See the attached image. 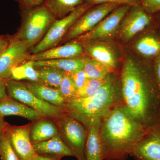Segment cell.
I'll return each mask as SVG.
<instances>
[{
  "mask_svg": "<svg viewBox=\"0 0 160 160\" xmlns=\"http://www.w3.org/2000/svg\"><path fill=\"white\" fill-rule=\"evenodd\" d=\"M119 72L122 103L126 111L146 131L160 125V86L151 61L133 52H123Z\"/></svg>",
  "mask_w": 160,
  "mask_h": 160,
  "instance_id": "cell-1",
  "label": "cell"
},
{
  "mask_svg": "<svg viewBox=\"0 0 160 160\" xmlns=\"http://www.w3.org/2000/svg\"><path fill=\"white\" fill-rule=\"evenodd\" d=\"M146 132L120 103L101 120L104 160H126Z\"/></svg>",
  "mask_w": 160,
  "mask_h": 160,
  "instance_id": "cell-2",
  "label": "cell"
},
{
  "mask_svg": "<svg viewBox=\"0 0 160 160\" xmlns=\"http://www.w3.org/2000/svg\"><path fill=\"white\" fill-rule=\"evenodd\" d=\"M120 72L93 94L66 101V113L81 122L86 128L99 122L112 109L122 102Z\"/></svg>",
  "mask_w": 160,
  "mask_h": 160,
  "instance_id": "cell-3",
  "label": "cell"
},
{
  "mask_svg": "<svg viewBox=\"0 0 160 160\" xmlns=\"http://www.w3.org/2000/svg\"><path fill=\"white\" fill-rule=\"evenodd\" d=\"M22 10V22L14 36L30 50L42 39L57 19L44 4Z\"/></svg>",
  "mask_w": 160,
  "mask_h": 160,
  "instance_id": "cell-4",
  "label": "cell"
},
{
  "mask_svg": "<svg viewBox=\"0 0 160 160\" xmlns=\"http://www.w3.org/2000/svg\"><path fill=\"white\" fill-rule=\"evenodd\" d=\"M6 86L8 96L30 107L44 117L56 119L67 113L63 108L40 99L28 89L24 82L7 80Z\"/></svg>",
  "mask_w": 160,
  "mask_h": 160,
  "instance_id": "cell-5",
  "label": "cell"
},
{
  "mask_svg": "<svg viewBox=\"0 0 160 160\" xmlns=\"http://www.w3.org/2000/svg\"><path fill=\"white\" fill-rule=\"evenodd\" d=\"M59 134L63 142L78 160H85V145L88 129L86 126L68 113L55 119Z\"/></svg>",
  "mask_w": 160,
  "mask_h": 160,
  "instance_id": "cell-6",
  "label": "cell"
},
{
  "mask_svg": "<svg viewBox=\"0 0 160 160\" xmlns=\"http://www.w3.org/2000/svg\"><path fill=\"white\" fill-rule=\"evenodd\" d=\"M92 6L88 3H83L66 16L56 20L41 42L30 49V54H36L58 46L75 22Z\"/></svg>",
  "mask_w": 160,
  "mask_h": 160,
  "instance_id": "cell-7",
  "label": "cell"
},
{
  "mask_svg": "<svg viewBox=\"0 0 160 160\" xmlns=\"http://www.w3.org/2000/svg\"><path fill=\"white\" fill-rule=\"evenodd\" d=\"M128 5H121L108 14L91 31L73 40L81 44L98 42H111L117 37L121 22L131 8Z\"/></svg>",
  "mask_w": 160,
  "mask_h": 160,
  "instance_id": "cell-8",
  "label": "cell"
},
{
  "mask_svg": "<svg viewBox=\"0 0 160 160\" xmlns=\"http://www.w3.org/2000/svg\"><path fill=\"white\" fill-rule=\"evenodd\" d=\"M121 5L113 3L100 4L86 10L73 23L61 43L75 39L91 31L108 14Z\"/></svg>",
  "mask_w": 160,
  "mask_h": 160,
  "instance_id": "cell-9",
  "label": "cell"
},
{
  "mask_svg": "<svg viewBox=\"0 0 160 160\" xmlns=\"http://www.w3.org/2000/svg\"><path fill=\"white\" fill-rule=\"evenodd\" d=\"M152 22V15L140 4L131 6L121 22L117 37L123 42H128L148 29Z\"/></svg>",
  "mask_w": 160,
  "mask_h": 160,
  "instance_id": "cell-10",
  "label": "cell"
},
{
  "mask_svg": "<svg viewBox=\"0 0 160 160\" xmlns=\"http://www.w3.org/2000/svg\"><path fill=\"white\" fill-rule=\"evenodd\" d=\"M29 52L26 44L12 36L9 46L0 55V79H10L12 70L27 61Z\"/></svg>",
  "mask_w": 160,
  "mask_h": 160,
  "instance_id": "cell-11",
  "label": "cell"
},
{
  "mask_svg": "<svg viewBox=\"0 0 160 160\" xmlns=\"http://www.w3.org/2000/svg\"><path fill=\"white\" fill-rule=\"evenodd\" d=\"M31 123L22 126L8 125L6 133L18 160H34L36 153L30 141Z\"/></svg>",
  "mask_w": 160,
  "mask_h": 160,
  "instance_id": "cell-12",
  "label": "cell"
},
{
  "mask_svg": "<svg viewBox=\"0 0 160 160\" xmlns=\"http://www.w3.org/2000/svg\"><path fill=\"white\" fill-rule=\"evenodd\" d=\"M82 45L86 55L118 71L121 56L117 46L111 42H94Z\"/></svg>",
  "mask_w": 160,
  "mask_h": 160,
  "instance_id": "cell-13",
  "label": "cell"
},
{
  "mask_svg": "<svg viewBox=\"0 0 160 160\" xmlns=\"http://www.w3.org/2000/svg\"><path fill=\"white\" fill-rule=\"evenodd\" d=\"M130 156L136 160H160V125L146 132Z\"/></svg>",
  "mask_w": 160,
  "mask_h": 160,
  "instance_id": "cell-14",
  "label": "cell"
},
{
  "mask_svg": "<svg viewBox=\"0 0 160 160\" xmlns=\"http://www.w3.org/2000/svg\"><path fill=\"white\" fill-rule=\"evenodd\" d=\"M85 55L82 44L75 40L67 42L36 54H29L27 61H44L64 58H73Z\"/></svg>",
  "mask_w": 160,
  "mask_h": 160,
  "instance_id": "cell-15",
  "label": "cell"
},
{
  "mask_svg": "<svg viewBox=\"0 0 160 160\" xmlns=\"http://www.w3.org/2000/svg\"><path fill=\"white\" fill-rule=\"evenodd\" d=\"M139 35L133 43L135 53L142 59L152 62L160 52V33L148 29Z\"/></svg>",
  "mask_w": 160,
  "mask_h": 160,
  "instance_id": "cell-16",
  "label": "cell"
},
{
  "mask_svg": "<svg viewBox=\"0 0 160 160\" xmlns=\"http://www.w3.org/2000/svg\"><path fill=\"white\" fill-rule=\"evenodd\" d=\"M0 115L4 117L6 116H17L31 122L44 117L33 109L8 95L0 99Z\"/></svg>",
  "mask_w": 160,
  "mask_h": 160,
  "instance_id": "cell-17",
  "label": "cell"
},
{
  "mask_svg": "<svg viewBox=\"0 0 160 160\" xmlns=\"http://www.w3.org/2000/svg\"><path fill=\"white\" fill-rule=\"evenodd\" d=\"M30 123L29 136L32 145L50 139L59 134L55 119L43 117Z\"/></svg>",
  "mask_w": 160,
  "mask_h": 160,
  "instance_id": "cell-18",
  "label": "cell"
},
{
  "mask_svg": "<svg viewBox=\"0 0 160 160\" xmlns=\"http://www.w3.org/2000/svg\"><path fill=\"white\" fill-rule=\"evenodd\" d=\"M100 125L101 121L87 128L88 133L84 151L86 160H104Z\"/></svg>",
  "mask_w": 160,
  "mask_h": 160,
  "instance_id": "cell-19",
  "label": "cell"
},
{
  "mask_svg": "<svg viewBox=\"0 0 160 160\" xmlns=\"http://www.w3.org/2000/svg\"><path fill=\"white\" fill-rule=\"evenodd\" d=\"M35 152L41 155L50 156L62 158L65 156L75 157L60 137L57 135L50 139L33 144Z\"/></svg>",
  "mask_w": 160,
  "mask_h": 160,
  "instance_id": "cell-20",
  "label": "cell"
},
{
  "mask_svg": "<svg viewBox=\"0 0 160 160\" xmlns=\"http://www.w3.org/2000/svg\"><path fill=\"white\" fill-rule=\"evenodd\" d=\"M28 89L40 99L64 109L66 100L58 89H53L38 82H24Z\"/></svg>",
  "mask_w": 160,
  "mask_h": 160,
  "instance_id": "cell-21",
  "label": "cell"
},
{
  "mask_svg": "<svg viewBox=\"0 0 160 160\" xmlns=\"http://www.w3.org/2000/svg\"><path fill=\"white\" fill-rule=\"evenodd\" d=\"M89 58H90L85 54L80 57L73 58L60 59L33 62L34 67L51 66L61 69L66 73H70L83 69L85 64Z\"/></svg>",
  "mask_w": 160,
  "mask_h": 160,
  "instance_id": "cell-22",
  "label": "cell"
},
{
  "mask_svg": "<svg viewBox=\"0 0 160 160\" xmlns=\"http://www.w3.org/2000/svg\"><path fill=\"white\" fill-rule=\"evenodd\" d=\"M38 76V82L43 85L59 89L65 72L51 66L35 67Z\"/></svg>",
  "mask_w": 160,
  "mask_h": 160,
  "instance_id": "cell-23",
  "label": "cell"
},
{
  "mask_svg": "<svg viewBox=\"0 0 160 160\" xmlns=\"http://www.w3.org/2000/svg\"><path fill=\"white\" fill-rule=\"evenodd\" d=\"M84 3L83 0H46L44 4L57 19H59Z\"/></svg>",
  "mask_w": 160,
  "mask_h": 160,
  "instance_id": "cell-24",
  "label": "cell"
},
{
  "mask_svg": "<svg viewBox=\"0 0 160 160\" xmlns=\"http://www.w3.org/2000/svg\"><path fill=\"white\" fill-rule=\"evenodd\" d=\"M10 79L29 82H38V76L33 61H26L16 67L12 72Z\"/></svg>",
  "mask_w": 160,
  "mask_h": 160,
  "instance_id": "cell-25",
  "label": "cell"
},
{
  "mask_svg": "<svg viewBox=\"0 0 160 160\" xmlns=\"http://www.w3.org/2000/svg\"><path fill=\"white\" fill-rule=\"evenodd\" d=\"M88 78L102 79L107 76L115 72L113 69L102 63L89 58L86 62L83 68Z\"/></svg>",
  "mask_w": 160,
  "mask_h": 160,
  "instance_id": "cell-26",
  "label": "cell"
},
{
  "mask_svg": "<svg viewBox=\"0 0 160 160\" xmlns=\"http://www.w3.org/2000/svg\"><path fill=\"white\" fill-rule=\"evenodd\" d=\"M118 72V71L115 72L104 78H88L84 86L77 90L76 97L75 98L87 97L93 94L102 86L111 79Z\"/></svg>",
  "mask_w": 160,
  "mask_h": 160,
  "instance_id": "cell-27",
  "label": "cell"
},
{
  "mask_svg": "<svg viewBox=\"0 0 160 160\" xmlns=\"http://www.w3.org/2000/svg\"><path fill=\"white\" fill-rule=\"evenodd\" d=\"M58 89L66 101L73 99L76 97L77 89L72 80L65 72Z\"/></svg>",
  "mask_w": 160,
  "mask_h": 160,
  "instance_id": "cell-28",
  "label": "cell"
},
{
  "mask_svg": "<svg viewBox=\"0 0 160 160\" xmlns=\"http://www.w3.org/2000/svg\"><path fill=\"white\" fill-rule=\"evenodd\" d=\"M6 131L0 136V158L2 160H18Z\"/></svg>",
  "mask_w": 160,
  "mask_h": 160,
  "instance_id": "cell-29",
  "label": "cell"
},
{
  "mask_svg": "<svg viewBox=\"0 0 160 160\" xmlns=\"http://www.w3.org/2000/svg\"><path fill=\"white\" fill-rule=\"evenodd\" d=\"M84 3H88L91 5H100V4L113 3L120 5H128L132 6L140 4V0H83Z\"/></svg>",
  "mask_w": 160,
  "mask_h": 160,
  "instance_id": "cell-30",
  "label": "cell"
},
{
  "mask_svg": "<svg viewBox=\"0 0 160 160\" xmlns=\"http://www.w3.org/2000/svg\"><path fill=\"white\" fill-rule=\"evenodd\" d=\"M65 73L68 75L72 80L77 90L84 86L88 78L83 69L70 73Z\"/></svg>",
  "mask_w": 160,
  "mask_h": 160,
  "instance_id": "cell-31",
  "label": "cell"
},
{
  "mask_svg": "<svg viewBox=\"0 0 160 160\" xmlns=\"http://www.w3.org/2000/svg\"><path fill=\"white\" fill-rule=\"evenodd\" d=\"M140 4L149 14H156L160 12V0H140Z\"/></svg>",
  "mask_w": 160,
  "mask_h": 160,
  "instance_id": "cell-32",
  "label": "cell"
},
{
  "mask_svg": "<svg viewBox=\"0 0 160 160\" xmlns=\"http://www.w3.org/2000/svg\"><path fill=\"white\" fill-rule=\"evenodd\" d=\"M46 0H19L20 7L21 9H28L42 5Z\"/></svg>",
  "mask_w": 160,
  "mask_h": 160,
  "instance_id": "cell-33",
  "label": "cell"
},
{
  "mask_svg": "<svg viewBox=\"0 0 160 160\" xmlns=\"http://www.w3.org/2000/svg\"><path fill=\"white\" fill-rule=\"evenodd\" d=\"M152 66L155 76L160 86V52L152 61Z\"/></svg>",
  "mask_w": 160,
  "mask_h": 160,
  "instance_id": "cell-34",
  "label": "cell"
},
{
  "mask_svg": "<svg viewBox=\"0 0 160 160\" xmlns=\"http://www.w3.org/2000/svg\"><path fill=\"white\" fill-rule=\"evenodd\" d=\"M12 36H0V55L5 51L9 46Z\"/></svg>",
  "mask_w": 160,
  "mask_h": 160,
  "instance_id": "cell-35",
  "label": "cell"
},
{
  "mask_svg": "<svg viewBox=\"0 0 160 160\" xmlns=\"http://www.w3.org/2000/svg\"><path fill=\"white\" fill-rule=\"evenodd\" d=\"M6 80L0 79V99L4 98L8 96L6 91Z\"/></svg>",
  "mask_w": 160,
  "mask_h": 160,
  "instance_id": "cell-36",
  "label": "cell"
},
{
  "mask_svg": "<svg viewBox=\"0 0 160 160\" xmlns=\"http://www.w3.org/2000/svg\"><path fill=\"white\" fill-rule=\"evenodd\" d=\"M61 158L47 155H41L36 153L34 160H61Z\"/></svg>",
  "mask_w": 160,
  "mask_h": 160,
  "instance_id": "cell-37",
  "label": "cell"
},
{
  "mask_svg": "<svg viewBox=\"0 0 160 160\" xmlns=\"http://www.w3.org/2000/svg\"><path fill=\"white\" fill-rule=\"evenodd\" d=\"M8 124L4 119V117L0 115V136L6 131Z\"/></svg>",
  "mask_w": 160,
  "mask_h": 160,
  "instance_id": "cell-38",
  "label": "cell"
},
{
  "mask_svg": "<svg viewBox=\"0 0 160 160\" xmlns=\"http://www.w3.org/2000/svg\"><path fill=\"white\" fill-rule=\"evenodd\" d=\"M157 18L158 23L160 27V13H159V14L158 15Z\"/></svg>",
  "mask_w": 160,
  "mask_h": 160,
  "instance_id": "cell-39",
  "label": "cell"
},
{
  "mask_svg": "<svg viewBox=\"0 0 160 160\" xmlns=\"http://www.w3.org/2000/svg\"><path fill=\"white\" fill-rule=\"evenodd\" d=\"M15 1H17V2H18L19 1V0H15Z\"/></svg>",
  "mask_w": 160,
  "mask_h": 160,
  "instance_id": "cell-40",
  "label": "cell"
}]
</instances>
